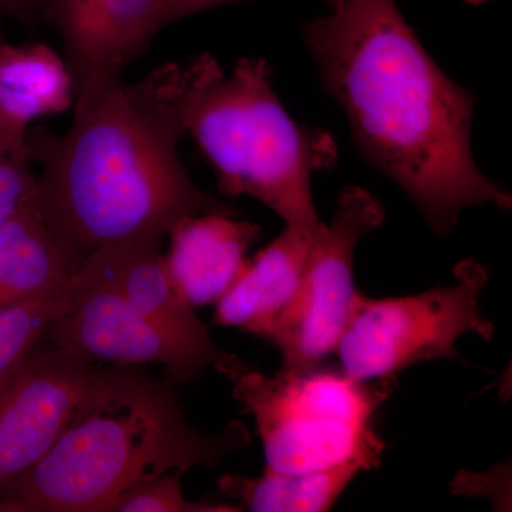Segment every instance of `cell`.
I'll return each instance as SVG.
<instances>
[{
    "label": "cell",
    "mask_w": 512,
    "mask_h": 512,
    "mask_svg": "<svg viewBox=\"0 0 512 512\" xmlns=\"http://www.w3.org/2000/svg\"><path fill=\"white\" fill-rule=\"evenodd\" d=\"M302 33L359 153L437 235L453 232L467 208L511 210V195L474 160V94L437 66L396 0H335Z\"/></svg>",
    "instance_id": "cell-1"
},
{
    "label": "cell",
    "mask_w": 512,
    "mask_h": 512,
    "mask_svg": "<svg viewBox=\"0 0 512 512\" xmlns=\"http://www.w3.org/2000/svg\"><path fill=\"white\" fill-rule=\"evenodd\" d=\"M200 70L201 55L165 63L74 101L60 136L29 131L30 157L42 164L37 208L77 264L111 245L165 239L185 218L237 215L195 184L178 153Z\"/></svg>",
    "instance_id": "cell-2"
},
{
    "label": "cell",
    "mask_w": 512,
    "mask_h": 512,
    "mask_svg": "<svg viewBox=\"0 0 512 512\" xmlns=\"http://www.w3.org/2000/svg\"><path fill=\"white\" fill-rule=\"evenodd\" d=\"M177 384L110 366L99 392L35 467L0 488V512H110L134 484L215 468L251 443L241 421L204 433L187 420Z\"/></svg>",
    "instance_id": "cell-3"
},
{
    "label": "cell",
    "mask_w": 512,
    "mask_h": 512,
    "mask_svg": "<svg viewBox=\"0 0 512 512\" xmlns=\"http://www.w3.org/2000/svg\"><path fill=\"white\" fill-rule=\"evenodd\" d=\"M185 134L214 168L225 195L262 202L285 227H319L312 175L338 164V146L326 131L301 126L286 113L265 59L244 57L227 73L202 53Z\"/></svg>",
    "instance_id": "cell-4"
},
{
    "label": "cell",
    "mask_w": 512,
    "mask_h": 512,
    "mask_svg": "<svg viewBox=\"0 0 512 512\" xmlns=\"http://www.w3.org/2000/svg\"><path fill=\"white\" fill-rule=\"evenodd\" d=\"M227 380L255 421L265 468L312 473L357 461L367 471L382 463L386 447L376 414L392 393V380L360 382L323 365L274 376L247 365Z\"/></svg>",
    "instance_id": "cell-5"
},
{
    "label": "cell",
    "mask_w": 512,
    "mask_h": 512,
    "mask_svg": "<svg viewBox=\"0 0 512 512\" xmlns=\"http://www.w3.org/2000/svg\"><path fill=\"white\" fill-rule=\"evenodd\" d=\"M490 272L468 258L454 269V285L420 295L372 299L357 292L336 349L340 370L360 382L392 380L421 362L463 360L457 342L490 340L494 325L480 306Z\"/></svg>",
    "instance_id": "cell-6"
},
{
    "label": "cell",
    "mask_w": 512,
    "mask_h": 512,
    "mask_svg": "<svg viewBox=\"0 0 512 512\" xmlns=\"http://www.w3.org/2000/svg\"><path fill=\"white\" fill-rule=\"evenodd\" d=\"M383 221V205L369 191L359 187L340 191L332 220L320 222L313 232L301 284L265 336L281 353L282 369H312L336 352L357 293L356 247Z\"/></svg>",
    "instance_id": "cell-7"
},
{
    "label": "cell",
    "mask_w": 512,
    "mask_h": 512,
    "mask_svg": "<svg viewBox=\"0 0 512 512\" xmlns=\"http://www.w3.org/2000/svg\"><path fill=\"white\" fill-rule=\"evenodd\" d=\"M43 342L96 363L160 366L175 384L198 379L208 367L215 370L211 357L138 312L117 286L87 261L70 281L66 312L47 329Z\"/></svg>",
    "instance_id": "cell-8"
},
{
    "label": "cell",
    "mask_w": 512,
    "mask_h": 512,
    "mask_svg": "<svg viewBox=\"0 0 512 512\" xmlns=\"http://www.w3.org/2000/svg\"><path fill=\"white\" fill-rule=\"evenodd\" d=\"M109 367L43 342L0 387V488L35 467L92 402Z\"/></svg>",
    "instance_id": "cell-9"
},
{
    "label": "cell",
    "mask_w": 512,
    "mask_h": 512,
    "mask_svg": "<svg viewBox=\"0 0 512 512\" xmlns=\"http://www.w3.org/2000/svg\"><path fill=\"white\" fill-rule=\"evenodd\" d=\"M163 0H47L46 22L62 40L74 101L123 79L161 29Z\"/></svg>",
    "instance_id": "cell-10"
},
{
    "label": "cell",
    "mask_w": 512,
    "mask_h": 512,
    "mask_svg": "<svg viewBox=\"0 0 512 512\" xmlns=\"http://www.w3.org/2000/svg\"><path fill=\"white\" fill-rule=\"evenodd\" d=\"M164 239L151 238L101 248L84 261L99 269L138 312L191 348L211 357L215 370L228 379L248 365L212 340L194 306L174 284L163 252Z\"/></svg>",
    "instance_id": "cell-11"
},
{
    "label": "cell",
    "mask_w": 512,
    "mask_h": 512,
    "mask_svg": "<svg viewBox=\"0 0 512 512\" xmlns=\"http://www.w3.org/2000/svg\"><path fill=\"white\" fill-rule=\"evenodd\" d=\"M167 238L168 272L188 303L200 308L215 305L234 284L262 229L232 214L210 212L178 222Z\"/></svg>",
    "instance_id": "cell-12"
},
{
    "label": "cell",
    "mask_w": 512,
    "mask_h": 512,
    "mask_svg": "<svg viewBox=\"0 0 512 512\" xmlns=\"http://www.w3.org/2000/svg\"><path fill=\"white\" fill-rule=\"evenodd\" d=\"M315 231L285 227L245 262L234 284L215 302L214 322L265 339L301 284Z\"/></svg>",
    "instance_id": "cell-13"
},
{
    "label": "cell",
    "mask_w": 512,
    "mask_h": 512,
    "mask_svg": "<svg viewBox=\"0 0 512 512\" xmlns=\"http://www.w3.org/2000/svg\"><path fill=\"white\" fill-rule=\"evenodd\" d=\"M73 106L72 74L52 47L0 45V153L28 150L33 121Z\"/></svg>",
    "instance_id": "cell-14"
},
{
    "label": "cell",
    "mask_w": 512,
    "mask_h": 512,
    "mask_svg": "<svg viewBox=\"0 0 512 512\" xmlns=\"http://www.w3.org/2000/svg\"><path fill=\"white\" fill-rule=\"evenodd\" d=\"M35 204L0 228V308L62 291L79 269Z\"/></svg>",
    "instance_id": "cell-15"
},
{
    "label": "cell",
    "mask_w": 512,
    "mask_h": 512,
    "mask_svg": "<svg viewBox=\"0 0 512 512\" xmlns=\"http://www.w3.org/2000/svg\"><path fill=\"white\" fill-rule=\"evenodd\" d=\"M366 471L357 461L312 473H282L265 468L259 477L227 474L218 480V490L237 501L242 511H329L357 474Z\"/></svg>",
    "instance_id": "cell-16"
},
{
    "label": "cell",
    "mask_w": 512,
    "mask_h": 512,
    "mask_svg": "<svg viewBox=\"0 0 512 512\" xmlns=\"http://www.w3.org/2000/svg\"><path fill=\"white\" fill-rule=\"evenodd\" d=\"M69 302L70 282L62 291L0 308V387L42 343L47 329L66 312Z\"/></svg>",
    "instance_id": "cell-17"
},
{
    "label": "cell",
    "mask_w": 512,
    "mask_h": 512,
    "mask_svg": "<svg viewBox=\"0 0 512 512\" xmlns=\"http://www.w3.org/2000/svg\"><path fill=\"white\" fill-rule=\"evenodd\" d=\"M184 474L165 473L134 484L111 505L110 512H239L238 505L194 503L183 493Z\"/></svg>",
    "instance_id": "cell-18"
},
{
    "label": "cell",
    "mask_w": 512,
    "mask_h": 512,
    "mask_svg": "<svg viewBox=\"0 0 512 512\" xmlns=\"http://www.w3.org/2000/svg\"><path fill=\"white\" fill-rule=\"evenodd\" d=\"M37 175L30 150L0 153V228L35 204Z\"/></svg>",
    "instance_id": "cell-19"
},
{
    "label": "cell",
    "mask_w": 512,
    "mask_h": 512,
    "mask_svg": "<svg viewBox=\"0 0 512 512\" xmlns=\"http://www.w3.org/2000/svg\"><path fill=\"white\" fill-rule=\"evenodd\" d=\"M241 2V0H163L161 3V29L177 20L188 18L195 13L204 12V10L217 8V6L227 5V3ZM326 5L332 6L335 0H323Z\"/></svg>",
    "instance_id": "cell-20"
},
{
    "label": "cell",
    "mask_w": 512,
    "mask_h": 512,
    "mask_svg": "<svg viewBox=\"0 0 512 512\" xmlns=\"http://www.w3.org/2000/svg\"><path fill=\"white\" fill-rule=\"evenodd\" d=\"M47 0H0V15L26 25L46 22Z\"/></svg>",
    "instance_id": "cell-21"
},
{
    "label": "cell",
    "mask_w": 512,
    "mask_h": 512,
    "mask_svg": "<svg viewBox=\"0 0 512 512\" xmlns=\"http://www.w3.org/2000/svg\"><path fill=\"white\" fill-rule=\"evenodd\" d=\"M464 2L470 3V5L478 6L483 5V3L490 2V0H464Z\"/></svg>",
    "instance_id": "cell-22"
}]
</instances>
